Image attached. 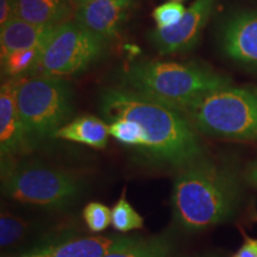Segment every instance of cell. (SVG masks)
Returning a JSON list of instances; mask_svg holds the SVG:
<instances>
[{
  "instance_id": "obj_9",
  "label": "cell",
  "mask_w": 257,
  "mask_h": 257,
  "mask_svg": "<svg viewBox=\"0 0 257 257\" xmlns=\"http://www.w3.org/2000/svg\"><path fill=\"white\" fill-rule=\"evenodd\" d=\"M136 0H87L76 6L74 21L106 43L117 38Z\"/></svg>"
},
{
  "instance_id": "obj_4",
  "label": "cell",
  "mask_w": 257,
  "mask_h": 257,
  "mask_svg": "<svg viewBox=\"0 0 257 257\" xmlns=\"http://www.w3.org/2000/svg\"><path fill=\"white\" fill-rule=\"evenodd\" d=\"M2 191L6 198L30 206L64 208L82 192L73 173L35 160H2Z\"/></svg>"
},
{
  "instance_id": "obj_8",
  "label": "cell",
  "mask_w": 257,
  "mask_h": 257,
  "mask_svg": "<svg viewBox=\"0 0 257 257\" xmlns=\"http://www.w3.org/2000/svg\"><path fill=\"white\" fill-rule=\"evenodd\" d=\"M216 3L217 0H195L174 27L150 31L149 40L155 49L165 55L191 50L197 44Z\"/></svg>"
},
{
  "instance_id": "obj_2",
  "label": "cell",
  "mask_w": 257,
  "mask_h": 257,
  "mask_svg": "<svg viewBox=\"0 0 257 257\" xmlns=\"http://www.w3.org/2000/svg\"><path fill=\"white\" fill-rule=\"evenodd\" d=\"M240 201L232 170L205 156L178 169L172 192L173 219L178 229L194 233L229 220Z\"/></svg>"
},
{
  "instance_id": "obj_13",
  "label": "cell",
  "mask_w": 257,
  "mask_h": 257,
  "mask_svg": "<svg viewBox=\"0 0 257 257\" xmlns=\"http://www.w3.org/2000/svg\"><path fill=\"white\" fill-rule=\"evenodd\" d=\"M74 14L73 0H17V18L31 24L59 27Z\"/></svg>"
},
{
  "instance_id": "obj_21",
  "label": "cell",
  "mask_w": 257,
  "mask_h": 257,
  "mask_svg": "<svg viewBox=\"0 0 257 257\" xmlns=\"http://www.w3.org/2000/svg\"><path fill=\"white\" fill-rule=\"evenodd\" d=\"M86 226L92 232L99 233L107 229L112 221V212L106 205L98 201L88 202L82 211Z\"/></svg>"
},
{
  "instance_id": "obj_23",
  "label": "cell",
  "mask_w": 257,
  "mask_h": 257,
  "mask_svg": "<svg viewBox=\"0 0 257 257\" xmlns=\"http://www.w3.org/2000/svg\"><path fill=\"white\" fill-rule=\"evenodd\" d=\"M70 237V233L63 232L59 237H51V238H46L42 240L41 243L36 244L27 251H24L22 255L16 257H51L53 255V250L55 248L57 243L62 242L63 239Z\"/></svg>"
},
{
  "instance_id": "obj_27",
  "label": "cell",
  "mask_w": 257,
  "mask_h": 257,
  "mask_svg": "<svg viewBox=\"0 0 257 257\" xmlns=\"http://www.w3.org/2000/svg\"><path fill=\"white\" fill-rule=\"evenodd\" d=\"M83 2H87V0H73L74 5H75V9H76V6L80 5V4H82Z\"/></svg>"
},
{
  "instance_id": "obj_5",
  "label": "cell",
  "mask_w": 257,
  "mask_h": 257,
  "mask_svg": "<svg viewBox=\"0 0 257 257\" xmlns=\"http://www.w3.org/2000/svg\"><path fill=\"white\" fill-rule=\"evenodd\" d=\"M16 100L31 146L55 137L75 112L73 87L63 78L31 75L16 79Z\"/></svg>"
},
{
  "instance_id": "obj_11",
  "label": "cell",
  "mask_w": 257,
  "mask_h": 257,
  "mask_svg": "<svg viewBox=\"0 0 257 257\" xmlns=\"http://www.w3.org/2000/svg\"><path fill=\"white\" fill-rule=\"evenodd\" d=\"M220 43L226 56L257 68V11H242L223 25Z\"/></svg>"
},
{
  "instance_id": "obj_1",
  "label": "cell",
  "mask_w": 257,
  "mask_h": 257,
  "mask_svg": "<svg viewBox=\"0 0 257 257\" xmlns=\"http://www.w3.org/2000/svg\"><path fill=\"white\" fill-rule=\"evenodd\" d=\"M99 111L107 123L123 118L140 124L144 133L141 155L156 165L180 169L204 156L197 128L169 106L121 87L101 92Z\"/></svg>"
},
{
  "instance_id": "obj_19",
  "label": "cell",
  "mask_w": 257,
  "mask_h": 257,
  "mask_svg": "<svg viewBox=\"0 0 257 257\" xmlns=\"http://www.w3.org/2000/svg\"><path fill=\"white\" fill-rule=\"evenodd\" d=\"M112 221L111 225L119 233L126 234L131 231L140 230L144 227V218L135 210L133 205L126 199L125 188L117 202L111 208Z\"/></svg>"
},
{
  "instance_id": "obj_29",
  "label": "cell",
  "mask_w": 257,
  "mask_h": 257,
  "mask_svg": "<svg viewBox=\"0 0 257 257\" xmlns=\"http://www.w3.org/2000/svg\"><path fill=\"white\" fill-rule=\"evenodd\" d=\"M174 2H180V0H174Z\"/></svg>"
},
{
  "instance_id": "obj_15",
  "label": "cell",
  "mask_w": 257,
  "mask_h": 257,
  "mask_svg": "<svg viewBox=\"0 0 257 257\" xmlns=\"http://www.w3.org/2000/svg\"><path fill=\"white\" fill-rule=\"evenodd\" d=\"M108 136L111 135L107 121L92 114L74 118L55 134V138L85 144L95 149H104L107 146Z\"/></svg>"
},
{
  "instance_id": "obj_16",
  "label": "cell",
  "mask_w": 257,
  "mask_h": 257,
  "mask_svg": "<svg viewBox=\"0 0 257 257\" xmlns=\"http://www.w3.org/2000/svg\"><path fill=\"white\" fill-rule=\"evenodd\" d=\"M174 250V237L165 232L153 237L137 236L133 242L105 257H170Z\"/></svg>"
},
{
  "instance_id": "obj_10",
  "label": "cell",
  "mask_w": 257,
  "mask_h": 257,
  "mask_svg": "<svg viewBox=\"0 0 257 257\" xmlns=\"http://www.w3.org/2000/svg\"><path fill=\"white\" fill-rule=\"evenodd\" d=\"M32 148L25 133L16 100V79H6L0 87V155L17 159Z\"/></svg>"
},
{
  "instance_id": "obj_7",
  "label": "cell",
  "mask_w": 257,
  "mask_h": 257,
  "mask_svg": "<svg viewBox=\"0 0 257 257\" xmlns=\"http://www.w3.org/2000/svg\"><path fill=\"white\" fill-rule=\"evenodd\" d=\"M108 44L76 23L59 25L44 44L34 75L64 78L85 72L104 56Z\"/></svg>"
},
{
  "instance_id": "obj_28",
  "label": "cell",
  "mask_w": 257,
  "mask_h": 257,
  "mask_svg": "<svg viewBox=\"0 0 257 257\" xmlns=\"http://www.w3.org/2000/svg\"><path fill=\"white\" fill-rule=\"evenodd\" d=\"M253 219H255V220H257V216H255V218H253Z\"/></svg>"
},
{
  "instance_id": "obj_17",
  "label": "cell",
  "mask_w": 257,
  "mask_h": 257,
  "mask_svg": "<svg viewBox=\"0 0 257 257\" xmlns=\"http://www.w3.org/2000/svg\"><path fill=\"white\" fill-rule=\"evenodd\" d=\"M44 46L18 50L2 57V73L6 79H21L34 75L40 63Z\"/></svg>"
},
{
  "instance_id": "obj_6",
  "label": "cell",
  "mask_w": 257,
  "mask_h": 257,
  "mask_svg": "<svg viewBox=\"0 0 257 257\" xmlns=\"http://www.w3.org/2000/svg\"><path fill=\"white\" fill-rule=\"evenodd\" d=\"M198 131L214 137L257 140V89L227 85L204 94L184 112Z\"/></svg>"
},
{
  "instance_id": "obj_25",
  "label": "cell",
  "mask_w": 257,
  "mask_h": 257,
  "mask_svg": "<svg viewBox=\"0 0 257 257\" xmlns=\"http://www.w3.org/2000/svg\"><path fill=\"white\" fill-rule=\"evenodd\" d=\"M231 257H257V239L245 236L240 248Z\"/></svg>"
},
{
  "instance_id": "obj_18",
  "label": "cell",
  "mask_w": 257,
  "mask_h": 257,
  "mask_svg": "<svg viewBox=\"0 0 257 257\" xmlns=\"http://www.w3.org/2000/svg\"><path fill=\"white\" fill-rule=\"evenodd\" d=\"M32 225L25 218L18 216L4 206L0 212V245L10 249L23 242L30 233Z\"/></svg>"
},
{
  "instance_id": "obj_14",
  "label": "cell",
  "mask_w": 257,
  "mask_h": 257,
  "mask_svg": "<svg viewBox=\"0 0 257 257\" xmlns=\"http://www.w3.org/2000/svg\"><path fill=\"white\" fill-rule=\"evenodd\" d=\"M55 28L31 24L19 18L14 19L0 29V55L5 57L15 51L44 46Z\"/></svg>"
},
{
  "instance_id": "obj_22",
  "label": "cell",
  "mask_w": 257,
  "mask_h": 257,
  "mask_svg": "<svg viewBox=\"0 0 257 257\" xmlns=\"http://www.w3.org/2000/svg\"><path fill=\"white\" fill-rule=\"evenodd\" d=\"M186 12L185 6L178 2L166 3L157 6L153 12V18L157 29H167L178 24Z\"/></svg>"
},
{
  "instance_id": "obj_26",
  "label": "cell",
  "mask_w": 257,
  "mask_h": 257,
  "mask_svg": "<svg viewBox=\"0 0 257 257\" xmlns=\"http://www.w3.org/2000/svg\"><path fill=\"white\" fill-rule=\"evenodd\" d=\"M248 181L250 185H252L253 187L257 188V159L250 165L248 170Z\"/></svg>"
},
{
  "instance_id": "obj_12",
  "label": "cell",
  "mask_w": 257,
  "mask_h": 257,
  "mask_svg": "<svg viewBox=\"0 0 257 257\" xmlns=\"http://www.w3.org/2000/svg\"><path fill=\"white\" fill-rule=\"evenodd\" d=\"M137 236L107 234L92 237H68L57 243L51 257H105L114 250L126 245Z\"/></svg>"
},
{
  "instance_id": "obj_3",
  "label": "cell",
  "mask_w": 257,
  "mask_h": 257,
  "mask_svg": "<svg viewBox=\"0 0 257 257\" xmlns=\"http://www.w3.org/2000/svg\"><path fill=\"white\" fill-rule=\"evenodd\" d=\"M230 85L229 79L195 63L144 61L130 66L123 88L184 112L200 96Z\"/></svg>"
},
{
  "instance_id": "obj_24",
  "label": "cell",
  "mask_w": 257,
  "mask_h": 257,
  "mask_svg": "<svg viewBox=\"0 0 257 257\" xmlns=\"http://www.w3.org/2000/svg\"><path fill=\"white\" fill-rule=\"evenodd\" d=\"M17 18V0H0V27L2 29Z\"/></svg>"
},
{
  "instance_id": "obj_20",
  "label": "cell",
  "mask_w": 257,
  "mask_h": 257,
  "mask_svg": "<svg viewBox=\"0 0 257 257\" xmlns=\"http://www.w3.org/2000/svg\"><path fill=\"white\" fill-rule=\"evenodd\" d=\"M110 135L124 146L135 148L141 152L144 147L143 128L136 121L130 119H114L108 123Z\"/></svg>"
}]
</instances>
